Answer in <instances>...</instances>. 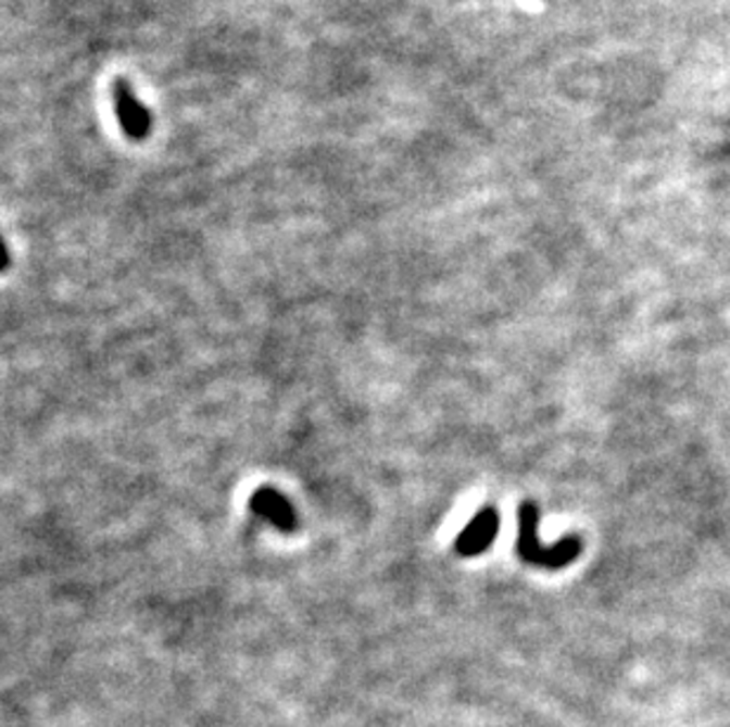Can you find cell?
Returning <instances> with one entry per match:
<instances>
[{
    "label": "cell",
    "instance_id": "obj_3",
    "mask_svg": "<svg viewBox=\"0 0 730 727\" xmlns=\"http://www.w3.org/2000/svg\"><path fill=\"white\" fill-rule=\"evenodd\" d=\"M499 534V513L496 507L487 505L470 519L454 541V553L462 557H478L484 551H490Z\"/></svg>",
    "mask_w": 730,
    "mask_h": 727
},
{
    "label": "cell",
    "instance_id": "obj_1",
    "mask_svg": "<svg viewBox=\"0 0 730 727\" xmlns=\"http://www.w3.org/2000/svg\"><path fill=\"white\" fill-rule=\"evenodd\" d=\"M539 507L532 501L520 503L518 511V555L527 565L542 567V569H563L579 557L581 539L577 534H570V537L561 539L553 546H544L539 541Z\"/></svg>",
    "mask_w": 730,
    "mask_h": 727
},
{
    "label": "cell",
    "instance_id": "obj_4",
    "mask_svg": "<svg viewBox=\"0 0 730 727\" xmlns=\"http://www.w3.org/2000/svg\"><path fill=\"white\" fill-rule=\"evenodd\" d=\"M251 511L255 515L265 517L269 525H275L277 529L287 531V534L299 529V517H295L293 505L273 487H261L253 491Z\"/></svg>",
    "mask_w": 730,
    "mask_h": 727
},
{
    "label": "cell",
    "instance_id": "obj_5",
    "mask_svg": "<svg viewBox=\"0 0 730 727\" xmlns=\"http://www.w3.org/2000/svg\"><path fill=\"white\" fill-rule=\"evenodd\" d=\"M8 267H10V251H8L5 241L0 239V272H5Z\"/></svg>",
    "mask_w": 730,
    "mask_h": 727
},
{
    "label": "cell",
    "instance_id": "obj_2",
    "mask_svg": "<svg viewBox=\"0 0 730 727\" xmlns=\"http://www.w3.org/2000/svg\"><path fill=\"white\" fill-rule=\"evenodd\" d=\"M114 109L121 130L130 137L133 142L147 140V135L152 133V112L147 109L126 78H116L112 88Z\"/></svg>",
    "mask_w": 730,
    "mask_h": 727
}]
</instances>
